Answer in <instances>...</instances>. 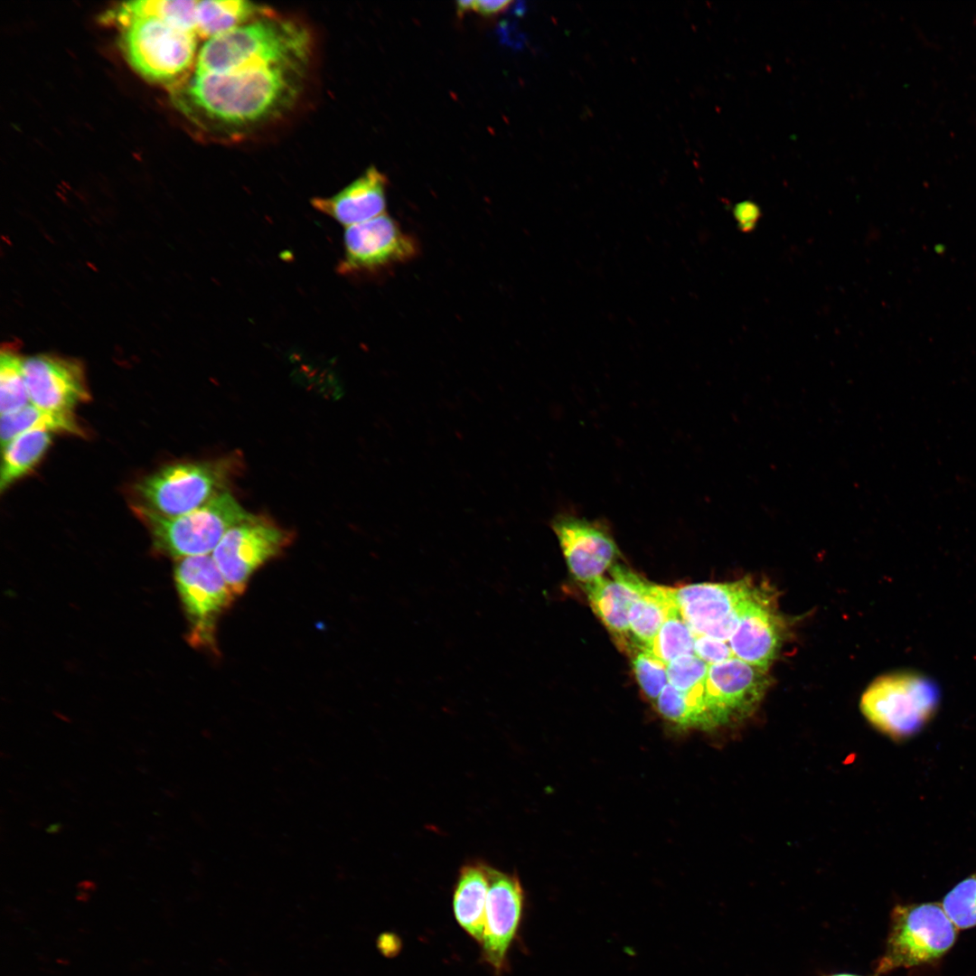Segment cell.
Masks as SVG:
<instances>
[{"label":"cell","instance_id":"4dcf8cb0","mask_svg":"<svg viewBox=\"0 0 976 976\" xmlns=\"http://www.w3.org/2000/svg\"><path fill=\"white\" fill-rule=\"evenodd\" d=\"M694 654L709 665L735 657L728 643L706 635H695Z\"/></svg>","mask_w":976,"mask_h":976},{"label":"cell","instance_id":"836d02e7","mask_svg":"<svg viewBox=\"0 0 976 976\" xmlns=\"http://www.w3.org/2000/svg\"><path fill=\"white\" fill-rule=\"evenodd\" d=\"M474 1H459L456 3V8L458 14H464L470 10H473Z\"/></svg>","mask_w":976,"mask_h":976},{"label":"cell","instance_id":"6da1fadb","mask_svg":"<svg viewBox=\"0 0 976 976\" xmlns=\"http://www.w3.org/2000/svg\"><path fill=\"white\" fill-rule=\"evenodd\" d=\"M309 65L265 64L195 72L182 94L185 113L218 138L235 140L276 122L298 101Z\"/></svg>","mask_w":976,"mask_h":976},{"label":"cell","instance_id":"8fae6325","mask_svg":"<svg viewBox=\"0 0 976 976\" xmlns=\"http://www.w3.org/2000/svg\"><path fill=\"white\" fill-rule=\"evenodd\" d=\"M343 243L338 267L343 275L376 272L410 260L418 252L416 240L386 214L347 227Z\"/></svg>","mask_w":976,"mask_h":976},{"label":"cell","instance_id":"7c38bea8","mask_svg":"<svg viewBox=\"0 0 976 976\" xmlns=\"http://www.w3.org/2000/svg\"><path fill=\"white\" fill-rule=\"evenodd\" d=\"M768 682L766 671L736 657L709 665L705 699L713 727L750 714Z\"/></svg>","mask_w":976,"mask_h":976},{"label":"cell","instance_id":"83f0119b","mask_svg":"<svg viewBox=\"0 0 976 976\" xmlns=\"http://www.w3.org/2000/svg\"><path fill=\"white\" fill-rule=\"evenodd\" d=\"M655 702L659 713L668 721L685 728H708L703 713L671 684L666 685Z\"/></svg>","mask_w":976,"mask_h":976},{"label":"cell","instance_id":"484cf974","mask_svg":"<svg viewBox=\"0 0 976 976\" xmlns=\"http://www.w3.org/2000/svg\"><path fill=\"white\" fill-rule=\"evenodd\" d=\"M709 665L695 654L680 656L667 664L668 682L709 716L705 686Z\"/></svg>","mask_w":976,"mask_h":976},{"label":"cell","instance_id":"f1b7e54d","mask_svg":"<svg viewBox=\"0 0 976 976\" xmlns=\"http://www.w3.org/2000/svg\"><path fill=\"white\" fill-rule=\"evenodd\" d=\"M942 906L957 928L976 926V874L956 885L945 896Z\"/></svg>","mask_w":976,"mask_h":976},{"label":"cell","instance_id":"e575fe53","mask_svg":"<svg viewBox=\"0 0 976 976\" xmlns=\"http://www.w3.org/2000/svg\"><path fill=\"white\" fill-rule=\"evenodd\" d=\"M61 828H62V827H61V824H59V823H55V824H52V825H51V826H50V827H49V828L47 829V831H48V832H51V833H57V832H59V831H60L61 830Z\"/></svg>","mask_w":976,"mask_h":976},{"label":"cell","instance_id":"e0dca14e","mask_svg":"<svg viewBox=\"0 0 976 976\" xmlns=\"http://www.w3.org/2000/svg\"><path fill=\"white\" fill-rule=\"evenodd\" d=\"M611 574L612 579L600 577L584 584V589L615 643L629 653L635 646L630 633L629 611L641 594L643 578L621 565L611 567Z\"/></svg>","mask_w":976,"mask_h":976},{"label":"cell","instance_id":"ffe728a7","mask_svg":"<svg viewBox=\"0 0 976 976\" xmlns=\"http://www.w3.org/2000/svg\"><path fill=\"white\" fill-rule=\"evenodd\" d=\"M675 606L671 587L652 585L643 579L641 594L629 611L630 633L634 645L645 649Z\"/></svg>","mask_w":976,"mask_h":976},{"label":"cell","instance_id":"2e32d148","mask_svg":"<svg viewBox=\"0 0 976 976\" xmlns=\"http://www.w3.org/2000/svg\"><path fill=\"white\" fill-rule=\"evenodd\" d=\"M523 899V890L517 876L489 866V889L482 943L486 961L497 970L504 963L507 950L518 929Z\"/></svg>","mask_w":976,"mask_h":976},{"label":"cell","instance_id":"3957f363","mask_svg":"<svg viewBox=\"0 0 976 976\" xmlns=\"http://www.w3.org/2000/svg\"><path fill=\"white\" fill-rule=\"evenodd\" d=\"M239 465V455L167 465L135 484V505L164 517L186 514L227 492Z\"/></svg>","mask_w":976,"mask_h":976},{"label":"cell","instance_id":"8992f818","mask_svg":"<svg viewBox=\"0 0 976 976\" xmlns=\"http://www.w3.org/2000/svg\"><path fill=\"white\" fill-rule=\"evenodd\" d=\"M957 929L942 905L896 906L891 914L886 951L877 973L939 959L953 945Z\"/></svg>","mask_w":976,"mask_h":976},{"label":"cell","instance_id":"ba28073f","mask_svg":"<svg viewBox=\"0 0 976 976\" xmlns=\"http://www.w3.org/2000/svg\"><path fill=\"white\" fill-rule=\"evenodd\" d=\"M291 533L266 517L250 514L230 528L212 551V558L233 593L242 594L253 573L279 556Z\"/></svg>","mask_w":976,"mask_h":976},{"label":"cell","instance_id":"9a60e30c","mask_svg":"<svg viewBox=\"0 0 976 976\" xmlns=\"http://www.w3.org/2000/svg\"><path fill=\"white\" fill-rule=\"evenodd\" d=\"M782 634V618L775 613L772 592L757 587L745 604L728 644L736 658L767 671L780 648Z\"/></svg>","mask_w":976,"mask_h":976},{"label":"cell","instance_id":"d590c367","mask_svg":"<svg viewBox=\"0 0 976 976\" xmlns=\"http://www.w3.org/2000/svg\"><path fill=\"white\" fill-rule=\"evenodd\" d=\"M830 976H859V975L849 974V973H840V974H834V975H830Z\"/></svg>","mask_w":976,"mask_h":976},{"label":"cell","instance_id":"603a6c76","mask_svg":"<svg viewBox=\"0 0 976 976\" xmlns=\"http://www.w3.org/2000/svg\"><path fill=\"white\" fill-rule=\"evenodd\" d=\"M52 442V433L33 430L15 436L2 447L1 493L33 470L50 448Z\"/></svg>","mask_w":976,"mask_h":976},{"label":"cell","instance_id":"d6a6232c","mask_svg":"<svg viewBox=\"0 0 976 976\" xmlns=\"http://www.w3.org/2000/svg\"><path fill=\"white\" fill-rule=\"evenodd\" d=\"M395 941L391 938V935L382 934L379 940V947L384 953H391L396 945L393 944Z\"/></svg>","mask_w":976,"mask_h":976},{"label":"cell","instance_id":"30bf717a","mask_svg":"<svg viewBox=\"0 0 976 976\" xmlns=\"http://www.w3.org/2000/svg\"><path fill=\"white\" fill-rule=\"evenodd\" d=\"M174 580L192 624L193 642L211 643L217 616L230 607L236 595L209 555L179 558Z\"/></svg>","mask_w":976,"mask_h":976},{"label":"cell","instance_id":"52a82bcc","mask_svg":"<svg viewBox=\"0 0 976 976\" xmlns=\"http://www.w3.org/2000/svg\"><path fill=\"white\" fill-rule=\"evenodd\" d=\"M118 23L124 53L143 77L157 81L171 80L184 73L193 62L195 33L153 17H133Z\"/></svg>","mask_w":976,"mask_h":976},{"label":"cell","instance_id":"5b68a950","mask_svg":"<svg viewBox=\"0 0 976 976\" xmlns=\"http://www.w3.org/2000/svg\"><path fill=\"white\" fill-rule=\"evenodd\" d=\"M939 690L926 677L911 672L884 675L864 692L860 708L879 730L894 738L917 732L933 716Z\"/></svg>","mask_w":976,"mask_h":976},{"label":"cell","instance_id":"277c9868","mask_svg":"<svg viewBox=\"0 0 976 976\" xmlns=\"http://www.w3.org/2000/svg\"><path fill=\"white\" fill-rule=\"evenodd\" d=\"M133 510L150 530L155 549L178 558L208 555L230 528L251 514L229 492L177 517L161 516L137 505Z\"/></svg>","mask_w":976,"mask_h":976},{"label":"cell","instance_id":"cb8c5ba5","mask_svg":"<svg viewBox=\"0 0 976 976\" xmlns=\"http://www.w3.org/2000/svg\"><path fill=\"white\" fill-rule=\"evenodd\" d=\"M197 6L198 1L194 0L133 1L122 4L113 15L117 23L133 17H153L196 33Z\"/></svg>","mask_w":976,"mask_h":976},{"label":"cell","instance_id":"1f68e13d","mask_svg":"<svg viewBox=\"0 0 976 976\" xmlns=\"http://www.w3.org/2000/svg\"><path fill=\"white\" fill-rule=\"evenodd\" d=\"M511 1L505 0H478L474 1L473 11L483 15H493L504 11Z\"/></svg>","mask_w":976,"mask_h":976},{"label":"cell","instance_id":"7402d4cb","mask_svg":"<svg viewBox=\"0 0 976 976\" xmlns=\"http://www.w3.org/2000/svg\"><path fill=\"white\" fill-rule=\"evenodd\" d=\"M33 430L86 436V431L72 412L52 411L28 404L22 409L1 415L0 436L4 447L15 436Z\"/></svg>","mask_w":976,"mask_h":976},{"label":"cell","instance_id":"d4e9b609","mask_svg":"<svg viewBox=\"0 0 976 976\" xmlns=\"http://www.w3.org/2000/svg\"><path fill=\"white\" fill-rule=\"evenodd\" d=\"M694 642L695 634L682 619L676 605L652 643L643 650L667 665L676 658L694 654Z\"/></svg>","mask_w":976,"mask_h":976},{"label":"cell","instance_id":"f546056e","mask_svg":"<svg viewBox=\"0 0 976 976\" xmlns=\"http://www.w3.org/2000/svg\"><path fill=\"white\" fill-rule=\"evenodd\" d=\"M629 655L639 685L651 700L656 701L669 683L667 665L637 646Z\"/></svg>","mask_w":976,"mask_h":976},{"label":"cell","instance_id":"d6986e66","mask_svg":"<svg viewBox=\"0 0 976 976\" xmlns=\"http://www.w3.org/2000/svg\"><path fill=\"white\" fill-rule=\"evenodd\" d=\"M489 889V866L481 861L465 864L459 871L453 899L459 924L477 941H483Z\"/></svg>","mask_w":976,"mask_h":976},{"label":"cell","instance_id":"9c48e42d","mask_svg":"<svg viewBox=\"0 0 976 976\" xmlns=\"http://www.w3.org/2000/svg\"><path fill=\"white\" fill-rule=\"evenodd\" d=\"M758 586L749 579L671 587L680 614L695 635L728 642L742 609Z\"/></svg>","mask_w":976,"mask_h":976},{"label":"cell","instance_id":"5bb4252c","mask_svg":"<svg viewBox=\"0 0 976 976\" xmlns=\"http://www.w3.org/2000/svg\"><path fill=\"white\" fill-rule=\"evenodd\" d=\"M23 371L31 404L52 411L72 412L90 399L80 361L54 354L23 359Z\"/></svg>","mask_w":976,"mask_h":976},{"label":"cell","instance_id":"ac0fdd59","mask_svg":"<svg viewBox=\"0 0 976 976\" xmlns=\"http://www.w3.org/2000/svg\"><path fill=\"white\" fill-rule=\"evenodd\" d=\"M387 178L371 166L361 176L333 196L312 199L320 212L350 227L384 214Z\"/></svg>","mask_w":976,"mask_h":976},{"label":"cell","instance_id":"4316f807","mask_svg":"<svg viewBox=\"0 0 976 976\" xmlns=\"http://www.w3.org/2000/svg\"><path fill=\"white\" fill-rule=\"evenodd\" d=\"M23 359L9 348L3 349L0 357V411L1 415L14 413L30 401L23 371Z\"/></svg>","mask_w":976,"mask_h":976},{"label":"cell","instance_id":"4fadbf2b","mask_svg":"<svg viewBox=\"0 0 976 976\" xmlns=\"http://www.w3.org/2000/svg\"><path fill=\"white\" fill-rule=\"evenodd\" d=\"M569 571L583 584L603 577L618 554V548L605 523L572 513H558L551 520Z\"/></svg>","mask_w":976,"mask_h":976},{"label":"cell","instance_id":"7a4b0ae2","mask_svg":"<svg viewBox=\"0 0 976 976\" xmlns=\"http://www.w3.org/2000/svg\"><path fill=\"white\" fill-rule=\"evenodd\" d=\"M313 42L302 23L270 14L208 39L195 72H225L262 64L309 65Z\"/></svg>","mask_w":976,"mask_h":976},{"label":"cell","instance_id":"44dd1931","mask_svg":"<svg viewBox=\"0 0 976 976\" xmlns=\"http://www.w3.org/2000/svg\"><path fill=\"white\" fill-rule=\"evenodd\" d=\"M270 14V8L249 1H198L196 33L210 39Z\"/></svg>","mask_w":976,"mask_h":976}]
</instances>
